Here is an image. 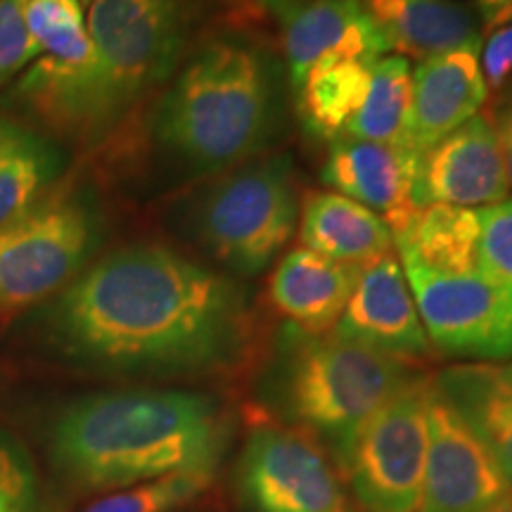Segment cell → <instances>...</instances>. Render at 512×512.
<instances>
[{
  "label": "cell",
  "mask_w": 512,
  "mask_h": 512,
  "mask_svg": "<svg viewBox=\"0 0 512 512\" xmlns=\"http://www.w3.org/2000/svg\"><path fill=\"white\" fill-rule=\"evenodd\" d=\"M76 361L128 373H209L238 361L249 335L245 287L164 245L102 256L48 311Z\"/></svg>",
  "instance_id": "cell-1"
},
{
  "label": "cell",
  "mask_w": 512,
  "mask_h": 512,
  "mask_svg": "<svg viewBox=\"0 0 512 512\" xmlns=\"http://www.w3.org/2000/svg\"><path fill=\"white\" fill-rule=\"evenodd\" d=\"M285 64L242 31L192 46L150 119L155 152L185 178L266 155L285 124Z\"/></svg>",
  "instance_id": "cell-2"
},
{
  "label": "cell",
  "mask_w": 512,
  "mask_h": 512,
  "mask_svg": "<svg viewBox=\"0 0 512 512\" xmlns=\"http://www.w3.org/2000/svg\"><path fill=\"white\" fill-rule=\"evenodd\" d=\"M228 420L214 399L133 389L74 401L50 432V456L69 484L117 491L188 470H216Z\"/></svg>",
  "instance_id": "cell-3"
},
{
  "label": "cell",
  "mask_w": 512,
  "mask_h": 512,
  "mask_svg": "<svg viewBox=\"0 0 512 512\" xmlns=\"http://www.w3.org/2000/svg\"><path fill=\"white\" fill-rule=\"evenodd\" d=\"M211 10L214 0H93V69L76 138L95 143L110 136L171 81Z\"/></svg>",
  "instance_id": "cell-4"
},
{
  "label": "cell",
  "mask_w": 512,
  "mask_h": 512,
  "mask_svg": "<svg viewBox=\"0 0 512 512\" xmlns=\"http://www.w3.org/2000/svg\"><path fill=\"white\" fill-rule=\"evenodd\" d=\"M415 377L411 363L342 339L287 325L278 344L275 396L294 427L347 458L370 415Z\"/></svg>",
  "instance_id": "cell-5"
},
{
  "label": "cell",
  "mask_w": 512,
  "mask_h": 512,
  "mask_svg": "<svg viewBox=\"0 0 512 512\" xmlns=\"http://www.w3.org/2000/svg\"><path fill=\"white\" fill-rule=\"evenodd\" d=\"M299 204L292 157L266 152L200 185L183 202L181 226L226 275L254 278L285 252Z\"/></svg>",
  "instance_id": "cell-6"
},
{
  "label": "cell",
  "mask_w": 512,
  "mask_h": 512,
  "mask_svg": "<svg viewBox=\"0 0 512 512\" xmlns=\"http://www.w3.org/2000/svg\"><path fill=\"white\" fill-rule=\"evenodd\" d=\"M100 235L95 204L55 192L0 228V313L27 309L64 290L86 266Z\"/></svg>",
  "instance_id": "cell-7"
},
{
  "label": "cell",
  "mask_w": 512,
  "mask_h": 512,
  "mask_svg": "<svg viewBox=\"0 0 512 512\" xmlns=\"http://www.w3.org/2000/svg\"><path fill=\"white\" fill-rule=\"evenodd\" d=\"M432 377L415 375L356 434L342 470L363 512H418Z\"/></svg>",
  "instance_id": "cell-8"
},
{
  "label": "cell",
  "mask_w": 512,
  "mask_h": 512,
  "mask_svg": "<svg viewBox=\"0 0 512 512\" xmlns=\"http://www.w3.org/2000/svg\"><path fill=\"white\" fill-rule=\"evenodd\" d=\"M432 349L467 363L512 358V287L479 268L441 273L401 256Z\"/></svg>",
  "instance_id": "cell-9"
},
{
  "label": "cell",
  "mask_w": 512,
  "mask_h": 512,
  "mask_svg": "<svg viewBox=\"0 0 512 512\" xmlns=\"http://www.w3.org/2000/svg\"><path fill=\"white\" fill-rule=\"evenodd\" d=\"M240 489L252 512H349L323 444L271 418H256L249 427Z\"/></svg>",
  "instance_id": "cell-10"
},
{
  "label": "cell",
  "mask_w": 512,
  "mask_h": 512,
  "mask_svg": "<svg viewBox=\"0 0 512 512\" xmlns=\"http://www.w3.org/2000/svg\"><path fill=\"white\" fill-rule=\"evenodd\" d=\"M427 460L418 512H505L512 484L432 377Z\"/></svg>",
  "instance_id": "cell-11"
},
{
  "label": "cell",
  "mask_w": 512,
  "mask_h": 512,
  "mask_svg": "<svg viewBox=\"0 0 512 512\" xmlns=\"http://www.w3.org/2000/svg\"><path fill=\"white\" fill-rule=\"evenodd\" d=\"M508 174L489 114H475L439 143L415 157L413 200L430 204L477 207L508 200Z\"/></svg>",
  "instance_id": "cell-12"
},
{
  "label": "cell",
  "mask_w": 512,
  "mask_h": 512,
  "mask_svg": "<svg viewBox=\"0 0 512 512\" xmlns=\"http://www.w3.org/2000/svg\"><path fill=\"white\" fill-rule=\"evenodd\" d=\"M335 335L406 363L430 354L411 285L394 254L358 271Z\"/></svg>",
  "instance_id": "cell-13"
},
{
  "label": "cell",
  "mask_w": 512,
  "mask_h": 512,
  "mask_svg": "<svg viewBox=\"0 0 512 512\" xmlns=\"http://www.w3.org/2000/svg\"><path fill=\"white\" fill-rule=\"evenodd\" d=\"M415 157L406 147L342 136L330 143L320 181L375 211L392 230L396 245L420 214L413 200Z\"/></svg>",
  "instance_id": "cell-14"
},
{
  "label": "cell",
  "mask_w": 512,
  "mask_h": 512,
  "mask_svg": "<svg viewBox=\"0 0 512 512\" xmlns=\"http://www.w3.org/2000/svg\"><path fill=\"white\" fill-rule=\"evenodd\" d=\"M392 50L361 0H311L283 24L285 74L292 93L320 60L377 62Z\"/></svg>",
  "instance_id": "cell-15"
},
{
  "label": "cell",
  "mask_w": 512,
  "mask_h": 512,
  "mask_svg": "<svg viewBox=\"0 0 512 512\" xmlns=\"http://www.w3.org/2000/svg\"><path fill=\"white\" fill-rule=\"evenodd\" d=\"M489 98L479 50L463 48L420 60L411 79L406 147L415 155L470 121Z\"/></svg>",
  "instance_id": "cell-16"
},
{
  "label": "cell",
  "mask_w": 512,
  "mask_h": 512,
  "mask_svg": "<svg viewBox=\"0 0 512 512\" xmlns=\"http://www.w3.org/2000/svg\"><path fill=\"white\" fill-rule=\"evenodd\" d=\"M358 271L361 268L297 247L275 264L268 297L273 309L294 328L309 335H328L335 332L347 309Z\"/></svg>",
  "instance_id": "cell-17"
},
{
  "label": "cell",
  "mask_w": 512,
  "mask_h": 512,
  "mask_svg": "<svg viewBox=\"0 0 512 512\" xmlns=\"http://www.w3.org/2000/svg\"><path fill=\"white\" fill-rule=\"evenodd\" d=\"M302 247L332 261L366 268L394 254L392 230L375 211L335 190H309L299 204Z\"/></svg>",
  "instance_id": "cell-18"
},
{
  "label": "cell",
  "mask_w": 512,
  "mask_h": 512,
  "mask_svg": "<svg viewBox=\"0 0 512 512\" xmlns=\"http://www.w3.org/2000/svg\"><path fill=\"white\" fill-rule=\"evenodd\" d=\"M389 46L420 57L482 48L477 15L458 0H361Z\"/></svg>",
  "instance_id": "cell-19"
},
{
  "label": "cell",
  "mask_w": 512,
  "mask_h": 512,
  "mask_svg": "<svg viewBox=\"0 0 512 512\" xmlns=\"http://www.w3.org/2000/svg\"><path fill=\"white\" fill-rule=\"evenodd\" d=\"M434 384L484 441L512 484V368L460 363L434 377Z\"/></svg>",
  "instance_id": "cell-20"
},
{
  "label": "cell",
  "mask_w": 512,
  "mask_h": 512,
  "mask_svg": "<svg viewBox=\"0 0 512 512\" xmlns=\"http://www.w3.org/2000/svg\"><path fill=\"white\" fill-rule=\"evenodd\" d=\"M375 62L320 60L294 91L304 131L318 140L342 138L366 98Z\"/></svg>",
  "instance_id": "cell-21"
},
{
  "label": "cell",
  "mask_w": 512,
  "mask_h": 512,
  "mask_svg": "<svg viewBox=\"0 0 512 512\" xmlns=\"http://www.w3.org/2000/svg\"><path fill=\"white\" fill-rule=\"evenodd\" d=\"M396 247L401 256H411L432 271H475L479 254L477 211L453 204H430L420 209L418 219Z\"/></svg>",
  "instance_id": "cell-22"
},
{
  "label": "cell",
  "mask_w": 512,
  "mask_h": 512,
  "mask_svg": "<svg viewBox=\"0 0 512 512\" xmlns=\"http://www.w3.org/2000/svg\"><path fill=\"white\" fill-rule=\"evenodd\" d=\"M411 62L401 55L382 57L373 64L366 98L349 121L344 136L370 143L406 147L411 114ZM408 150V147H406Z\"/></svg>",
  "instance_id": "cell-23"
},
{
  "label": "cell",
  "mask_w": 512,
  "mask_h": 512,
  "mask_svg": "<svg viewBox=\"0 0 512 512\" xmlns=\"http://www.w3.org/2000/svg\"><path fill=\"white\" fill-rule=\"evenodd\" d=\"M57 174V157L29 131L0 121V228L36 204Z\"/></svg>",
  "instance_id": "cell-24"
},
{
  "label": "cell",
  "mask_w": 512,
  "mask_h": 512,
  "mask_svg": "<svg viewBox=\"0 0 512 512\" xmlns=\"http://www.w3.org/2000/svg\"><path fill=\"white\" fill-rule=\"evenodd\" d=\"M214 470H188L110 491L81 512H174L207 494Z\"/></svg>",
  "instance_id": "cell-25"
},
{
  "label": "cell",
  "mask_w": 512,
  "mask_h": 512,
  "mask_svg": "<svg viewBox=\"0 0 512 512\" xmlns=\"http://www.w3.org/2000/svg\"><path fill=\"white\" fill-rule=\"evenodd\" d=\"M477 268L491 280L512 287V197L477 211Z\"/></svg>",
  "instance_id": "cell-26"
},
{
  "label": "cell",
  "mask_w": 512,
  "mask_h": 512,
  "mask_svg": "<svg viewBox=\"0 0 512 512\" xmlns=\"http://www.w3.org/2000/svg\"><path fill=\"white\" fill-rule=\"evenodd\" d=\"M36 477L31 463L10 439L0 437V512H34Z\"/></svg>",
  "instance_id": "cell-27"
},
{
  "label": "cell",
  "mask_w": 512,
  "mask_h": 512,
  "mask_svg": "<svg viewBox=\"0 0 512 512\" xmlns=\"http://www.w3.org/2000/svg\"><path fill=\"white\" fill-rule=\"evenodd\" d=\"M482 74L491 91H501L512 76V24L491 31L482 53Z\"/></svg>",
  "instance_id": "cell-28"
},
{
  "label": "cell",
  "mask_w": 512,
  "mask_h": 512,
  "mask_svg": "<svg viewBox=\"0 0 512 512\" xmlns=\"http://www.w3.org/2000/svg\"><path fill=\"white\" fill-rule=\"evenodd\" d=\"M489 117L491 124H494L498 145H501L508 183L512 185V83L501 88V98L496 102L494 114H489Z\"/></svg>",
  "instance_id": "cell-29"
},
{
  "label": "cell",
  "mask_w": 512,
  "mask_h": 512,
  "mask_svg": "<svg viewBox=\"0 0 512 512\" xmlns=\"http://www.w3.org/2000/svg\"><path fill=\"white\" fill-rule=\"evenodd\" d=\"M475 15L482 31H496L512 24V0H475Z\"/></svg>",
  "instance_id": "cell-30"
},
{
  "label": "cell",
  "mask_w": 512,
  "mask_h": 512,
  "mask_svg": "<svg viewBox=\"0 0 512 512\" xmlns=\"http://www.w3.org/2000/svg\"><path fill=\"white\" fill-rule=\"evenodd\" d=\"M261 10L278 19L280 24H285L292 15H297L304 5H309L311 0H254Z\"/></svg>",
  "instance_id": "cell-31"
},
{
  "label": "cell",
  "mask_w": 512,
  "mask_h": 512,
  "mask_svg": "<svg viewBox=\"0 0 512 512\" xmlns=\"http://www.w3.org/2000/svg\"><path fill=\"white\" fill-rule=\"evenodd\" d=\"M505 512H512V505H510V508H508V510H505Z\"/></svg>",
  "instance_id": "cell-32"
},
{
  "label": "cell",
  "mask_w": 512,
  "mask_h": 512,
  "mask_svg": "<svg viewBox=\"0 0 512 512\" xmlns=\"http://www.w3.org/2000/svg\"><path fill=\"white\" fill-rule=\"evenodd\" d=\"M510 368H512V363H510Z\"/></svg>",
  "instance_id": "cell-33"
}]
</instances>
